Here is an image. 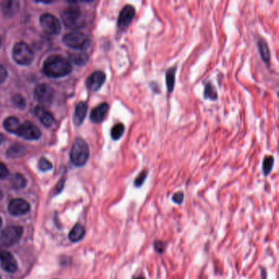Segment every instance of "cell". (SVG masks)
Segmentation results:
<instances>
[{
  "label": "cell",
  "mask_w": 279,
  "mask_h": 279,
  "mask_svg": "<svg viewBox=\"0 0 279 279\" xmlns=\"http://www.w3.org/2000/svg\"><path fill=\"white\" fill-rule=\"evenodd\" d=\"M43 72L51 78H59L70 74L72 66L70 62L62 56L52 55L43 63Z\"/></svg>",
  "instance_id": "6da1fadb"
},
{
  "label": "cell",
  "mask_w": 279,
  "mask_h": 279,
  "mask_svg": "<svg viewBox=\"0 0 279 279\" xmlns=\"http://www.w3.org/2000/svg\"><path fill=\"white\" fill-rule=\"evenodd\" d=\"M71 160L76 167H83L89 157L88 144L82 138H77L72 145Z\"/></svg>",
  "instance_id": "7a4b0ae2"
},
{
  "label": "cell",
  "mask_w": 279,
  "mask_h": 279,
  "mask_svg": "<svg viewBox=\"0 0 279 279\" xmlns=\"http://www.w3.org/2000/svg\"><path fill=\"white\" fill-rule=\"evenodd\" d=\"M13 57L17 63L27 66L33 61L34 53L28 44L24 42H18L13 47Z\"/></svg>",
  "instance_id": "3957f363"
},
{
  "label": "cell",
  "mask_w": 279,
  "mask_h": 279,
  "mask_svg": "<svg viewBox=\"0 0 279 279\" xmlns=\"http://www.w3.org/2000/svg\"><path fill=\"white\" fill-rule=\"evenodd\" d=\"M63 42L68 47L74 50H85L90 45V39L83 32H72L63 37Z\"/></svg>",
  "instance_id": "277c9868"
},
{
  "label": "cell",
  "mask_w": 279,
  "mask_h": 279,
  "mask_svg": "<svg viewBox=\"0 0 279 279\" xmlns=\"http://www.w3.org/2000/svg\"><path fill=\"white\" fill-rule=\"evenodd\" d=\"M23 228L20 226H9L0 235V246L10 247L16 244L22 236Z\"/></svg>",
  "instance_id": "5b68a950"
},
{
  "label": "cell",
  "mask_w": 279,
  "mask_h": 279,
  "mask_svg": "<svg viewBox=\"0 0 279 279\" xmlns=\"http://www.w3.org/2000/svg\"><path fill=\"white\" fill-rule=\"evenodd\" d=\"M62 21L66 27L70 28H77L82 26V13L77 6H71L64 11L62 14Z\"/></svg>",
  "instance_id": "8992f818"
},
{
  "label": "cell",
  "mask_w": 279,
  "mask_h": 279,
  "mask_svg": "<svg viewBox=\"0 0 279 279\" xmlns=\"http://www.w3.org/2000/svg\"><path fill=\"white\" fill-rule=\"evenodd\" d=\"M39 22L43 31L50 35H58L62 30L58 19L50 13L42 15L39 18Z\"/></svg>",
  "instance_id": "52a82bcc"
},
{
  "label": "cell",
  "mask_w": 279,
  "mask_h": 279,
  "mask_svg": "<svg viewBox=\"0 0 279 279\" xmlns=\"http://www.w3.org/2000/svg\"><path fill=\"white\" fill-rule=\"evenodd\" d=\"M17 135L21 136L27 140H38L41 136V132L31 121H26L24 123H21Z\"/></svg>",
  "instance_id": "ba28073f"
},
{
  "label": "cell",
  "mask_w": 279,
  "mask_h": 279,
  "mask_svg": "<svg viewBox=\"0 0 279 279\" xmlns=\"http://www.w3.org/2000/svg\"><path fill=\"white\" fill-rule=\"evenodd\" d=\"M135 16V9L132 5H125L120 13L117 25L122 31L127 29Z\"/></svg>",
  "instance_id": "9c48e42d"
},
{
  "label": "cell",
  "mask_w": 279,
  "mask_h": 279,
  "mask_svg": "<svg viewBox=\"0 0 279 279\" xmlns=\"http://www.w3.org/2000/svg\"><path fill=\"white\" fill-rule=\"evenodd\" d=\"M34 96L39 103H49L54 99V89L46 84H38L34 91Z\"/></svg>",
  "instance_id": "30bf717a"
},
{
  "label": "cell",
  "mask_w": 279,
  "mask_h": 279,
  "mask_svg": "<svg viewBox=\"0 0 279 279\" xmlns=\"http://www.w3.org/2000/svg\"><path fill=\"white\" fill-rule=\"evenodd\" d=\"M0 266L8 273H15L18 269L17 261L13 254L6 250L0 251Z\"/></svg>",
  "instance_id": "8fae6325"
},
{
  "label": "cell",
  "mask_w": 279,
  "mask_h": 279,
  "mask_svg": "<svg viewBox=\"0 0 279 279\" xmlns=\"http://www.w3.org/2000/svg\"><path fill=\"white\" fill-rule=\"evenodd\" d=\"M106 81V74L102 71H97L88 76L86 86L88 90L97 92L99 90Z\"/></svg>",
  "instance_id": "7c38bea8"
},
{
  "label": "cell",
  "mask_w": 279,
  "mask_h": 279,
  "mask_svg": "<svg viewBox=\"0 0 279 279\" xmlns=\"http://www.w3.org/2000/svg\"><path fill=\"white\" fill-rule=\"evenodd\" d=\"M31 210L30 204L21 198L12 200L9 205V211L11 215L15 216H23L28 213Z\"/></svg>",
  "instance_id": "4fadbf2b"
},
{
  "label": "cell",
  "mask_w": 279,
  "mask_h": 279,
  "mask_svg": "<svg viewBox=\"0 0 279 279\" xmlns=\"http://www.w3.org/2000/svg\"><path fill=\"white\" fill-rule=\"evenodd\" d=\"M109 105L107 103H102L92 109L90 114L91 121L94 123H101L104 121L108 112Z\"/></svg>",
  "instance_id": "5bb4252c"
},
{
  "label": "cell",
  "mask_w": 279,
  "mask_h": 279,
  "mask_svg": "<svg viewBox=\"0 0 279 279\" xmlns=\"http://www.w3.org/2000/svg\"><path fill=\"white\" fill-rule=\"evenodd\" d=\"M35 115L39 118V121L44 126L50 127L54 122V118L51 113L43 108L41 106L35 107Z\"/></svg>",
  "instance_id": "9a60e30c"
},
{
  "label": "cell",
  "mask_w": 279,
  "mask_h": 279,
  "mask_svg": "<svg viewBox=\"0 0 279 279\" xmlns=\"http://www.w3.org/2000/svg\"><path fill=\"white\" fill-rule=\"evenodd\" d=\"M87 111H88V106L86 103L81 102L77 104L76 111H75L74 119H73L76 125H80L83 123L84 118L86 117Z\"/></svg>",
  "instance_id": "2e32d148"
},
{
  "label": "cell",
  "mask_w": 279,
  "mask_h": 279,
  "mask_svg": "<svg viewBox=\"0 0 279 279\" xmlns=\"http://www.w3.org/2000/svg\"><path fill=\"white\" fill-rule=\"evenodd\" d=\"M3 13L6 16H13L19 9V3L17 1H5L1 5Z\"/></svg>",
  "instance_id": "e0dca14e"
},
{
  "label": "cell",
  "mask_w": 279,
  "mask_h": 279,
  "mask_svg": "<svg viewBox=\"0 0 279 279\" xmlns=\"http://www.w3.org/2000/svg\"><path fill=\"white\" fill-rule=\"evenodd\" d=\"M20 125H21V122L14 117H8L4 122V126H5V129H7L10 133H14L16 135H17Z\"/></svg>",
  "instance_id": "ac0fdd59"
},
{
  "label": "cell",
  "mask_w": 279,
  "mask_h": 279,
  "mask_svg": "<svg viewBox=\"0 0 279 279\" xmlns=\"http://www.w3.org/2000/svg\"><path fill=\"white\" fill-rule=\"evenodd\" d=\"M176 66L168 69L166 74V82H167V89L169 92H172L175 88V74H176Z\"/></svg>",
  "instance_id": "d6986e66"
},
{
  "label": "cell",
  "mask_w": 279,
  "mask_h": 279,
  "mask_svg": "<svg viewBox=\"0 0 279 279\" xmlns=\"http://www.w3.org/2000/svg\"><path fill=\"white\" fill-rule=\"evenodd\" d=\"M84 234H85V229L84 227L80 224H76L69 234V238L72 242H79L82 239Z\"/></svg>",
  "instance_id": "ffe728a7"
},
{
  "label": "cell",
  "mask_w": 279,
  "mask_h": 279,
  "mask_svg": "<svg viewBox=\"0 0 279 279\" xmlns=\"http://www.w3.org/2000/svg\"><path fill=\"white\" fill-rule=\"evenodd\" d=\"M258 47L263 61L268 63L270 61V54H269V47L265 39H261L259 40Z\"/></svg>",
  "instance_id": "44dd1931"
},
{
  "label": "cell",
  "mask_w": 279,
  "mask_h": 279,
  "mask_svg": "<svg viewBox=\"0 0 279 279\" xmlns=\"http://www.w3.org/2000/svg\"><path fill=\"white\" fill-rule=\"evenodd\" d=\"M70 59L72 60V62H74L76 65L79 66H83L88 62V54H84V53H72V54H69Z\"/></svg>",
  "instance_id": "7402d4cb"
},
{
  "label": "cell",
  "mask_w": 279,
  "mask_h": 279,
  "mask_svg": "<svg viewBox=\"0 0 279 279\" xmlns=\"http://www.w3.org/2000/svg\"><path fill=\"white\" fill-rule=\"evenodd\" d=\"M11 183H12V186L14 189H21L25 188L26 185H27V180L22 175H20V174H16V175H13V178L11 179Z\"/></svg>",
  "instance_id": "603a6c76"
},
{
  "label": "cell",
  "mask_w": 279,
  "mask_h": 279,
  "mask_svg": "<svg viewBox=\"0 0 279 279\" xmlns=\"http://www.w3.org/2000/svg\"><path fill=\"white\" fill-rule=\"evenodd\" d=\"M125 125L122 123H118L113 126L111 129V136L114 140H119L124 133H125Z\"/></svg>",
  "instance_id": "cb8c5ba5"
},
{
  "label": "cell",
  "mask_w": 279,
  "mask_h": 279,
  "mask_svg": "<svg viewBox=\"0 0 279 279\" xmlns=\"http://www.w3.org/2000/svg\"><path fill=\"white\" fill-rule=\"evenodd\" d=\"M204 97L205 99H211V100H216L218 98L217 91L214 88L211 83H207L205 84V89H204Z\"/></svg>",
  "instance_id": "d4e9b609"
},
{
  "label": "cell",
  "mask_w": 279,
  "mask_h": 279,
  "mask_svg": "<svg viewBox=\"0 0 279 279\" xmlns=\"http://www.w3.org/2000/svg\"><path fill=\"white\" fill-rule=\"evenodd\" d=\"M273 162H274V158L272 156H265L263 161V171L265 175H269V173L272 171V169L273 167Z\"/></svg>",
  "instance_id": "484cf974"
},
{
  "label": "cell",
  "mask_w": 279,
  "mask_h": 279,
  "mask_svg": "<svg viewBox=\"0 0 279 279\" xmlns=\"http://www.w3.org/2000/svg\"><path fill=\"white\" fill-rule=\"evenodd\" d=\"M147 176H148V171L144 170L142 172L140 173V175H137V178L134 179V186L137 188H140L144 184V182L146 180Z\"/></svg>",
  "instance_id": "4316f807"
},
{
  "label": "cell",
  "mask_w": 279,
  "mask_h": 279,
  "mask_svg": "<svg viewBox=\"0 0 279 279\" xmlns=\"http://www.w3.org/2000/svg\"><path fill=\"white\" fill-rule=\"evenodd\" d=\"M39 168L42 171H50L53 168V165L50 162V160L42 157L39 161Z\"/></svg>",
  "instance_id": "83f0119b"
},
{
  "label": "cell",
  "mask_w": 279,
  "mask_h": 279,
  "mask_svg": "<svg viewBox=\"0 0 279 279\" xmlns=\"http://www.w3.org/2000/svg\"><path fill=\"white\" fill-rule=\"evenodd\" d=\"M153 246H154V250L157 253H163L167 249V245L161 241H156L153 243Z\"/></svg>",
  "instance_id": "f1b7e54d"
},
{
  "label": "cell",
  "mask_w": 279,
  "mask_h": 279,
  "mask_svg": "<svg viewBox=\"0 0 279 279\" xmlns=\"http://www.w3.org/2000/svg\"><path fill=\"white\" fill-rule=\"evenodd\" d=\"M183 199H184V194L183 192H178L172 197V201L178 205L183 203Z\"/></svg>",
  "instance_id": "f546056e"
},
{
  "label": "cell",
  "mask_w": 279,
  "mask_h": 279,
  "mask_svg": "<svg viewBox=\"0 0 279 279\" xmlns=\"http://www.w3.org/2000/svg\"><path fill=\"white\" fill-rule=\"evenodd\" d=\"M9 169L3 163H0V179H5L9 175Z\"/></svg>",
  "instance_id": "4dcf8cb0"
},
{
  "label": "cell",
  "mask_w": 279,
  "mask_h": 279,
  "mask_svg": "<svg viewBox=\"0 0 279 279\" xmlns=\"http://www.w3.org/2000/svg\"><path fill=\"white\" fill-rule=\"evenodd\" d=\"M13 101H14L15 104L18 106L19 107H25V100L23 99L22 97L20 95H17L13 98Z\"/></svg>",
  "instance_id": "1f68e13d"
},
{
  "label": "cell",
  "mask_w": 279,
  "mask_h": 279,
  "mask_svg": "<svg viewBox=\"0 0 279 279\" xmlns=\"http://www.w3.org/2000/svg\"><path fill=\"white\" fill-rule=\"evenodd\" d=\"M7 76H8V72H7L5 66L0 65V84L6 80Z\"/></svg>",
  "instance_id": "d6a6232c"
},
{
  "label": "cell",
  "mask_w": 279,
  "mask_h": 279,
  "mask_svg": "<svg viewBox=\"0 0 279 279\" xmlns=\"http://www.w3.org/2000/svg\"><path fill=\"white\" fill-rule=\"evenodd\" d=\"M5 141V136L3 135L2 133H0V144H2Z\"/></svg>",
  "instance_id": "836d02e7"
},
{
  "label": "cell",
  "mask_w": 279,
  "mask_h": 279,
  "mask_svg": "<svg viewBox=\"0 0 279 279\" xmlns=\"http://www.w3.org/2000/svg\"><path fill=\"white\" fill-rule=\"evenodd\" d=\"M2 219H1V218H0V228H1V226H2Z\"/></svg>",
  "instance_id": "e575fe53"
},
{
  "label": "cell",
  "mask_w": 279,
  "mask_h": 279,
  "mask_svg": "<svg viewBox=\"0 0 279 279\" xmlns=\"http://www.w3.org/2000/svg\"><path fill=\"white\" fill-rule=\"evenodd\" d=\"M135 279H146V278H144V277H136Z\"/></svg>",
  "instance_id": "d590c367"
},
{
  "label": "cell",
  "mask_w": 279,
  "mask_h": 279,
  "mask_svg": "<svg viewBox=\"0 0 279 279\" xmlns=\"http://www.w3.org/2000/svg\"><path fill=\"white\" fill-rule=\"evenodd\" d=\"M2 44V40H1V38H0V46Z\"/></svg>",
  "instance_id": "8d00e7d4"
},
{
  "label": "cell",
  "mask_w": 279,
  "mask_h": 279,
  "mask_svg": "<svg viewBox=\"0 0 279 279\" xmlns=\"http://www.w3.org/2000/svg\"><path fill=\"white\" fill-rule=\"evenodd\" d=\"M0 279H2V278H1V277H0Z\"/></svg>",
  "instance_id": "74e56055"
}]
</instances>
